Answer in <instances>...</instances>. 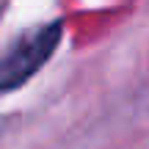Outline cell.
Listing matches in <instances>:
<instances>
[{
    "instance_id": "obj_1",
    "label": "cell",
    "mask_w": 149,
    "mask_h": 149,
    "mask_svg": "<svg viewBox=\"0 0 149 149\" xmlns=\"http://www.w3.org/2000/svg\"><path fill=\"white\" fill-rule=\"evenodd\" d=\"M61 36H64V25L47 22L11 42L0 53V91H17L19 86H25L58 50Z\"/></svg>"
}]
</instances>
